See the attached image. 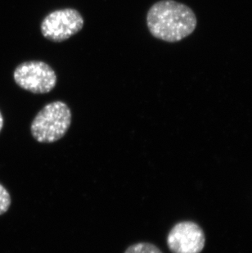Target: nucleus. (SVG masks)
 Returning a JSON list of instances; mask_svg holds the SVG:
<instances>
[{"label":"nucleus","instance_id":"nucleus-1","mask_svg":"<svg viewBox=\"0 0 252 253\" xmlns=\"http://www.w3.org/2000/svg\"><path fill=\"white\" fill-rule=\"evenodd\" d=\"M147 24L155 38L174 43L193 33L198 19L187 5L174 0H162L150 7Z\"/></svg>","mask_w":252,"mask_h":253},{"label":"nucleus","instance_id":"nucleus-2","mask_svg":"<svg viewBox=\"0 0 252 253\" xmlns=\"http://www.w3.org/2000/svg\"><path fill=\"white\" fill-rule=\"evenodd\" d=\"M72 124V112L61 101L44 106L31 123L32 136L40 143H54L67 134Z\"/></svg>","mask_w":252,"mask_h":253},{"label":"nucleus","instance_id":"nucleus-3","mask_svg":"<svg viewBox=\"0 0 252 253\" xmlns=\"http://www.w3.org/2000/svg\"><path fill=\"white\" fill-rule=\"evenodd\" d=\"M13 76L21 88L34 93H48L57 83L52 67L41 61L23 62L16 68Z\"/></svg>","mask_w":252,"mask_h":253},{"label":"nucleus","instance_id":"nucleus-4","mask_svg":"<svg viewBox=\"0 0 252 253\" xmlns=\"http://www.w3.org/2000/svg\"><path fill=\"white\" fill-rule=\"evenodd\" d=\"M84 27L81 13L73 8H65L51 12L43 20L41 32L53 42H62L78 33Z\"/></svg>","mask_w":252,"mask_h":253},{"label":"nucleus","instance_id":"nucleus-5","mask_svg":"<svg viewBox=\"0 0 252 253\" xmlns=\"http://www.w3.org/2000/svg\"><path fill=\"white\" fill-rule=\"evenodd\" d=\"M167 244L172 253H201L206 245V235L197 223L181 221L169 230Z\"/></svg>","mask_w":252,"mask_h":253},{"label":"nucleus","instance_id":"nucleus-6","mask_svg":"<svg viewBox=\"0 0 252 253\" xmlns=\"http://www.w3.org/2000/svg\"><path fill=\"white\" fill-rule=\"evenodd\" d=\"M125 253H163L159 248L150 243H138L128 247Z\"/></svg>","mask_w":252,"mask_h":253},{"label":"nucleus","instance_id":"nucleus-7","mask_svg":"<svg viewBox=\"0 0 252 253\" xmlns=\"http://www.w3.org/2000/svg\"><path fill=\"white\" fill-rule=\"evenodd\" d=\"M11 205V197L7 189L0 184V215L7 212Z\"/></svg>","mask_w":252,"mask_h":253},{"label":"nucleus","instance_id":"nucleus-8","mask_svg":"<svg viewBox=\"0 0 252 253\" xmlns=\"http://www.w3.org/2000/svg\"><path fill=\"white\" fill-rule=\"evenodd\" d=\"M2 126H3V119H2V114L0 113V131L2 129Z\"/></svg>","mask_w":252,"mask_h":253}]
</instances>
